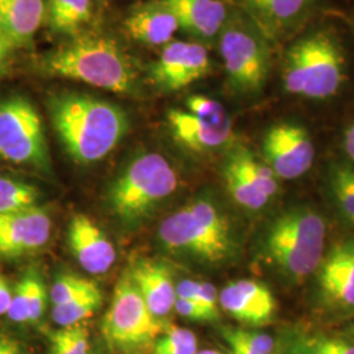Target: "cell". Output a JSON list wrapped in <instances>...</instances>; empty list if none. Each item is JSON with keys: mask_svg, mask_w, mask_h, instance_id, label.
<instances>
[{"mask_svg": "<svg viewBox=\"0 0 354 354\" xmlns=\"http://www.w3.org/2000/svg\"><path fill=\"white\" fill-rule=\"evenodd\" d=\"M49 111L66 151L79 165L102 160L125 137L129 127L122 109L88 95H55L49 100Z\"/></svg>", "mask_w": 354, "mask_h": 354, "instance_id": "cell-1", "label": "cell"}, {"mask_svg": "<svg viewBox=\"0 0 354 354\" xmlns=\"http://www.w3.org/2000/svg\"><path fill=\"white\" fill-rule=\"evenodd\" d=\"M327 221L308 205L292 206L274 218L263 241L268 264L281 277L301 283L314 276L326 254Z\"/></svg>", "mask_w": 354, "mask_h": 354, "instance_id": "cell-2", "label": "cell"}, {"mask_svg": "<svg viewBox=\"0 0 354 354\" xmlns=\"http://www.w3.org/2000/svg\"><path fill=\"white\" fill-rule=\"evenodd\" d=\"M42 71L86 83L115 93L136 87V73L129 58L114 42L102 36H80L42 59Z\"/></svg>", "mask_w": 354, "mask_h": 354, "instance_id": "cell-3", "label": "cell"}, {"mask_svg": "<svg viewBox=\"0 0 354 354\" xmlns=\"http://www.w3.org/2000/svg\"><path fill=\"white\" fill-rule=\"evenodd\" d=\"M346 77V62L339 39L319 29L295 41L285 54L283 88L294 96L327 100L337 95Z\"/></svg>", "mask_w": 354, "mask_h": 354, "instance_id": "cell-4", "label": "cell"}, {"mask_svg": "<svg viewBox=\"0 0 354 354\" xmlns=\"http://www.w3.org/2000/svg\"><path fill=\"white\" fill-rule=\"evenodd\" d=\"M159 238L167 248L210 264L227 260L235 251L227 216L207 200L194 201L169 215L159 227Z\"/></svg>", "mask_w": 354, "mask_h": 354, "instance_id": "cell-5", "label": "cell"}, {"mask_svg": "<svg viewBox=\"0 0 354 354\" xmlns=\"http://www.w3.org/2000/svg\"><path fill=\"white\" fill-rule=\"evenodd\" d=\"M177 185L178 177L174 167L165 156L149 152L133 160L115 180L109 201L114 214L133 223L169 197Z\"/></svg>", "mask_w": 354, "mask_h": 354, "instance_id": "cell-6", "label": "cell"}, {"mask_svg": "<svg viewBox=\"0 0 354 354\" xmlns=\"http://www.w3.org/2000/svg\"><path fill=\"white\" fill-rule=\"evenodd\" d=\"M163 324L147 307L129 274L117 282L104 315L102 335L117 354H152Z\"/></svg>", "mask_w": 354, "mask_h": 354, "instance_id": "cell-7", "label": "cell"}, {"mask_svg": "<svg viewBox=\"0 0 354 354\" xmlns=\"http://www.w3.org/2000/svg\"><path fill=\"white\" fill-rule=\"evenodd\" d=\"M219 51L231 89L245 96L259 95L270 73V46L247 17L227 19L219 33Z\"/></svg>", "mask_w": 354, "mask_h": 354, "instance_id": "cell-8", "label": "cell"}, {"mask_svg": "<svg viewBox=\"0 0 354 354\" xmlns=\"http://www.w3.org/2000/svg\"><path fill=\"white\" fill-rule=\"evenodd\" d=\"M0 158L48 172L50 155L41 115L23 96L0 100Z\"/></svg>", "mask_w": 354, "mask_h": 354, "instance_id": "cell-9", "label": "cell"}, {"mask_svg": "<svg viewBox=\"0 0 354 354\" xmlns=\"http://www.w3.org/2000/svg\"><path fill=\"white\" fill-rule=\"evenodd\" d=\"M266 163L279 180L306 175L315 160V146L306 127L282 121L269 127L263 140Z\"/></svg>", "mask_w": 354, "mask_h": 354, "instance_id": "cell-10", "label": "cell"}, {"mask_svg": "<svg viewBox=\"0 0 354 354\" xmlns=\"http://www.w3.org/2000/svg\"><path fill=\"white\" fill-rule=\"evenodd\" d=\"M315 276L322 307L333 314L354 313V239L330 247Z\"/></svg>", "mask_w": 354, "mask_h": 354, "instance_id": "cell-11", "label": "cell"}, {"mask_svg": "<svg viewBox=\"0 0 354 354\" xmlns=\"http://www.w3.org/2000/svg\"><path fill=\"white\" fill-rule=\"evenodd\" d=\"M212 70L209 51L198 42L174 41L152 64L150 76L163 91H178L203 79Z\"/></svg>", "mask_w": 354, "mask_h": 354, "instance_id": "cell-12", "label": "cell"}, {"mask_svg": "<svg viewBox=\"0 0 354 354\" xmlns=\"http://www.w3.org/2000/svg\"><path fill=\"white\" fill-rule=\"evenodd\" d=\"M252 26L270 44L295 35L313 12L314 0H239Z\"/></svg>", "mask_w": 354, "mask_h": 354, "instance_id": "cell-13", "label": "cell"}, {"mask_svg": "<svg viewBox=\"0 0 354 354\" xmlns=\"http://www.w3.org/2000/svg\"><path fill=\"white\" fill-rule=\"evenodd\" d=\"M50 235L49 213L37 205L0 215V257L17 259L36 252L48 244Z\"/></svg>", "mask_w": 354, "mask_h": 354, "instance_id": "cell-14", "label": "cell"}, {"mask_svg": "<svg viewBox=\"0 0 354 354\" xmlns=\"http://www.w3.org/2000/svg\"><path fill=\"white\" fill-rule=\"evenodd\" d=\"M219 304L235 320L254 327L270 323L277 311L273 292L264 283L253 279L228 283L219 292Z\"/></svg>", "mask_w": 354, "mask_h": 354, "instance_id": "cell-15", "label": "cell"}, {"mask_svg": "<svg viewBox=\"0 0 354 354\" xmlns=\"http://www.w3.org/2000/svg\"><path fill=\"white\" fill-rule=\"evenodd\" d=\"M67 232L70 251L86 272L102 274L112 268L115 260L113 244L88 216L74 215Z\"/></svg>", "mask_w": 354, "mask_h": 354, "instance_id": "cell-16", "label": "cell"}, {"mask_svg": "<svg viewBox=\"0 0 354 354\" xmlns=\"http://www.w3.org/2000/svg\"><path fill=\"white\" fill-rule=\"evenodd\" d=\"M167 120L177 143L192 151L216 150L227 145L232 138L231 120L212 122L181 109H171Z\"/></svg>", "mask_w": 354, "mask_h": 354, "instance_id": "cell-17", "label": "cell"}, {"mask_svg": "<svg viewBox=\"0 0 354 354\" xmlns=\"http://www.w3.org/2000/svg\"><path fill=\"white\" fill-rule=\"evenodd\" d=\"M129 277L155 317L160 319L175 308L176 285L171 270L163 263L140 260L133 266Z\"/></svg>", "mask_w": 354, "mask_h": 354, "instance_id": "cell-18", "label": "cell"}, {"mask_svg": "<svg viewBox=\"0 0 354 354\" xmlns=\"http://www.w3.org/2000/svg\"><path fill=\"white\" fill-rule=\"evenodd\" d=\"M176 17L178 29L198 39L219 36L227 21V10L219 0H165Z\"/></svg>", "mask_w": 354, "mask_h": 354, "instance_id": "cell-19", "label": "cell"}, {"mask_svg": "<svg viewBox=\"0 0 354 354\" xmlns=\"http://www.w3.org/2000/svg\"><path fill=\"white\" fill-rule=\"evenodd\" d=\"M127 35L147 46H160L171 42L178 29L176 17L165 0L145 4L125 20Z\"/></svg>", "mask_w": 354, "mask_h": 354, "instance_id": "cell-20", "label": "cell"}, {"mask_svg": "<svg viewBox=\"0 0 354 354\" xmlns=\"http://www.w3.org/2000/svg\"><path fill=\"white\" fill-rule=\"evenodd\" d=\"M44 19V0H0V32L12 48L28 46Z\"/></svg>", "mask_w": 354, "mask_h": 354, "instance_id": "cell-21", "label": "cell"}, {"mask_svg": "<svg viewBox=\"0 0 354 354\" xmlns=\"http://www.w3.org/2000/svg\"><path fill=\"white\" fill-rule=\"evenodd\" d=\"M46 307V289L37 272H28L12 292L7 317L15 323H36Z\"/></svg>", "mask_w": 354, "mask_h": 354, "instance_id": "cell-22", "label": "cell"}, {"mask_svg": "<svg viewBox=\"0 0 354 354\" xmlns=\"http://www.w3.org/2000/svg\"><path fill=\"white\" fill-rule=\"evenodd\" d=\"M91 19V0H50L49 26L61 35H76Z\"/></svg>", "mask_w": 354, "mask_h": 354, "instance_id": "cell-23", "label": "cell"}, {"mask_svg": "<svg viewBox=\"0 0 354 354\" xmlns=\"http://www.w3.org/2000/svg\"><path fill=\"white\" fill-rule=\"evenodd\" d=\"M223 178L232 200L247 210H261L270 201L230 158L223 168Z\"/></svg>", "mask_w": 354, "mask_h": 354, "instance_id": "cell-24", "label": "cell"}, {"mask_svg": "<svg viewBox=\"0 0 354 354\" xmlns=\"http://www.w3.org/2000/svg\"><path fill=\"white\" fill-rule=\"evenodd\" d=\"M328 190L340 214L354 226V167L335 163L328 174Z\"/></svg>", "mask_w": 354, "mask_h": 354, "instance_id": "cell-25", "label": "cell"}, {"mask_svg": "<svg viewBox=\"0 0 354 354\" xmlns=\"http://www.w3.org/2000/svg\"><path fill=\"white\" fill-rule=\"evenodd\" d=\"M102 304V294L97 285L77 295L67 304L53 307V320L61 327H71L80 324L83 320L92 317Z\"/></svg>", "mask_w": 354, "mask_h": 354, "instance_id": "cell-26", "label": "cell"}, {"mask_svg": "<svg viewBox=\"0 0 354 354\" xmlns=\"http://www.w3.org/2000/svg\"><path fill=\"white\" fill-rule=\"evenodd\" d=\"M241 172L248 177L253 185L260 190L269 200L279 193V178L273 171L263 162L257 160L251 152L245 149H238L228 156Z\"/></svg>", "mask_w": 354, "mask_h": 354, "instance_id": "cell-27", "label": "cell"}, {"mask_svg": "<svg viewBox=\"0 0 354 354\" xmlns=\"http://www.w3.org/2000/svg\"><path fill=\"white\" fill-rule=\"evenodd\" d=\"M38 190L33 185L10 177H0V215L37 205Z\"/></svg>", "mask_w": 354, "mask_h": 354, "instance_id": "cell-28", "label": "cell"}, {"mask_svg": "<svg viewBox=\"0 0 354 354\" xmlns=\"http://www.w3.org/2000/svg\"><path fill=\"white\" fill-rule=\"evenodd\" d=\"M50 342L51 354H88V329L82 324L53 332Z\"/></svg>", "mask_w": 354, "mask_h": 354, "instance_id": "cell-29", "label": "cell"}, {"mask_svg": "<svg viewBox=\"0 0 354 354\" xmlns=\"http://www.w3.org/2000/svg\"><path fill=\"white\" fill-rule=\"evenodd\" d=\"M198 344L189 329L171 327L158 339L152 354H197Z\"/></svg>", "mask_w": 354, "mask_h": 354, "instance_id": "cell-30", "label": "cell"}, {"mask_svg": "<svg viewBox=\"0 0 354 354\" xmlns=\"http://www.w3.org/2000/svg\"><path fill=\"white\" fill-rule=\"evenodd\" d=\"M96 283L83 277H77L73 274H66L55 279L50 290V298L53 306L67 304L73 301L77 295L86 292Z\"/></svg>", "mask_w": 354, "mask_h": 354, "instance_id": "cell-31", "label": "cell"}, {"mask_svg": "<svg viewBox=\"0 0 354 354\" xmlns=\"http://www.w3.org/2000/svg\"><path fill=\"white\" fill-rule=\"evenodd\" d=\"M187 108L188 112L206 121L212 122H225L228 121L226 109L221 102H215L210 97L203 95H193L187 99Z\"/></svg>", "mask_w": 354, "mask_h": 354, "instance_id": "cell-32", "label": "cell"}, {"mask_svg": "<svg viewBox=\"0 0 354 354\" xmlns=\"http://www.w3.org/2000/svg\"><path fill=\"white\" fill-rule=\"evenodd\" d=\"M304 354H354V342L339 337H317L304 345Z\"/></svg>", "mask_w": 354, "mask_h": 354, "instance_id": "cell-33", "label": "cell"}, {"mask_svg": "<svg viewBox=\"0 0 354 354\" xmlns=\"http://www.w3.org/2000/svg\"><path fill=\"white\" fill-rule=\"evenodd\" d=\"M228 335L235 337L236 340L243 342L248 348H251L254 352L261 354H272L274 352V340L272 336L253 332V330H245V329H225Z\"/></svg>", "mask_w": 354, "mask_h": 354, "instance_id": "cell-34", "label": "cell"}, {"mask_svg": "<svg viewBox=\"0 0 354 354\" xmlns=\"http://www.w3.org/2000/svg\"><path fill=\"white\" fill-rule=\"evenodd\" d=\"M175 310L178 315L187 317L189 320H194V322H210V320L216 319L207 310H205L203 306L188 301V299H183V298H177Z\"/></svg>", "mask_w": 354, "mask_h": 354, "instance_id": "cell-35", "label": "cell"}, {"mask_svg": "<svg viewBox=\"0 0 354 354\" xmlns=\"http://www.w3.org/2000/svg\"><path fill=\"white\" fill-rule=\"evenodd\" d=\"M0 354H28V351L23 342L0 333Z\"/></svg>", "mask_w": 354, "mask_h": 354, "instance_id": "cell-36", "label": "cell"}, {"mask_svg": "<svg viewBox=\"0 0 354 354\" xmlns=\"http://www.w3.org/2000/svg\"><path fill=\"white\" fill-rule=\"evenodd\" d=\"M12 299V291L3 276H0V317L6 315Z\"/></svg>", "mask_w": 354, "mask_h": 354, "instance_id": "cell-37", "label": "cell"}, {"mask_svg": "<svg viewBox=\"0 0 354 354\" xmlns=\"http://www.w3.org/2000/svg\"><path fill=\"white\" fill-rule=\"evenodd\" d=\"M223 337H225V340L228 342L232 354H261L254 352L251 348H248L247 345H244L243 342L236 340L235 337H232L231 335H228L226 330H223Z\"/></svg>", "mask_w": 354, "mask_h": 354, "instance_id": "cell-38", "label": "cell"}, {"mask_svg": "<svg viewBox=\"0 0 354 354\" xmlns=\"http://www.w3.org/2000/svg\"><path fill=\"white\" fill-rule=\"evenodd\" d=\"M344 150L351 160V165L354 167V121L344 133Z\"/></svg>", "mask_w": 354, "mask_h": 354, "instance_id": "cell-39", "label": "cell"}, {"mask_svg": "<svg viewBox=\"0 0 354 354\" xmlns=\"http://www.w3.org/2000/svg\"><path fill=\"white\" fill-rule=\"evenodd\" d=\"M13 48L6 41H0V77L6 73L7 70V64H8V57L10 53L12 50Z\"/></svg>", "mask_w": 354, "mask_h": 354, "instance_id": "cell-40", "label": "cell"}, {"mask_svg": "<svg viewBox=\"0 0 354 354\" xmlns=\"http://www.w3.org/2000/svg\"><path fill=\"white\" fill-rule=\"evenodd\" d=\"M4 39V37H3V35H1V32H0V41H3Z\"/></svg>", "mask_w": 354, "mask_h": 354, "instance_id": "cell-41", "label": "cell"}]
</instances>
